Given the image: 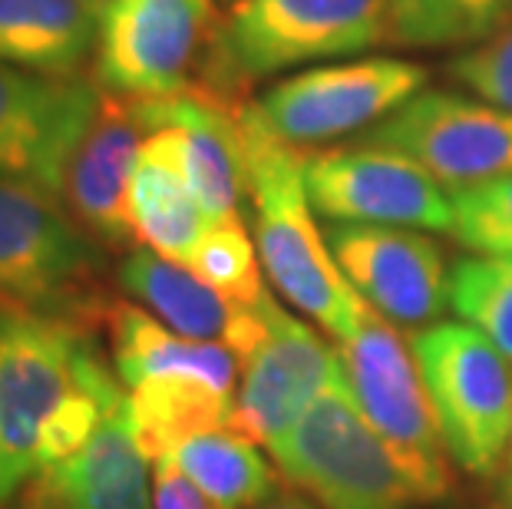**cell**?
<instances>
[{
    "mask_svg": "<svg viewBox=\"0 0 512 509\" xmlns=\"http://www.w3.org/2000/svg\"><path fill=\"white\" fill-rule=\"evenodd\" d=\"M106 248L57 199L0 182V298L80 324L106 321Z\"/></svg>",
    "mask_w": 512,
    "mask_h": 509,
    "instance_id": "obj_5",
    "label": "cell"
},
{
    "mask_svg": "<svg viewBox=\"0 0 512 509\" xmlns=\"http://www.w3.org/2000/svg\"><path fill=\"white\" fill-rule=\"evenodd\" d=\"M430 70L403 57H351L321 63L268 86L255 106L294 149H318L370 133L410 96L427 90Z\"/></svg>",
    "mask_w": 512,
    "mask_h": 509,
    "instance_id": "obj_8",
    "label": "cell"
},
{
    "mask_svg": "<svg viewBox=\"0 0 512 509\" xmlns=\"http://www.w3.org/2000/svg\"><path fill=\"white\" fill-rule=\"evenodd\" d=\"M185 268H192L202 281H209L225 298L245 308H265L271 295L265 288V268H261L258 245L248 235L242 215L235 219H215L199 238Z\"/></svg>",
    "mask_w": 512,
    "mask_h": 509,
    "instance_id": "obj_26",
    "label": "cell"
},
{
    "mask_svg": "<svg viewBox=\"0 0 512 509\" xmlns=\"http://www.w3.org/2000/svg\"><path fill=\"white\" fill-rule=\"evenodd\" d=\"M162 460L189 476L215 509L255 506L285 486L281 470L265 460L258 443L228 427L195 433Z\"/></svg>",
    "mask_w": 512,
    "mask_h": 509,
    "instance_id": "obj_23",
    "label": "cell"
},
{
    "mask_svg": "<svg viewBox=\"0 0 512 509\" xmlns=\"http://www.w3.org/2000/svg\"><path fill=\"white\" fill-rule=\"evenodd\" d=\"M314 212L331 225H397L453 232V199L417 162L384 146H334L304 166Z\"/></svg>",
    "mask_w": 512,
    "mask_h": 509,
    "instance_id": "obj_10",
    "label": "cell"
},
{
    "mask_svg": "<svg viewBox=\"0 0 512 509\" xmlns=\"http://www.w3.org/2000/svg\"><path fill=\"white\" fill-rule=\"evenodd\" d=\"M387 43L384 0H235L209 53V86L242 83L351 60Z\"/></svg>",
    "mask_w": 512,
    "mask_h": 509,
    "instance_id": "obj_2",
    "label": "cell"
},
{
    "mask_svg": "<svg viewBox=\"0 0 512 509\" xmlns=\"http://www.w3.org/2000/svg\"><path fill=\"white\" fill-rule=\"evenodd\" d=\"M106 0H0V63L40 77H83Z\"/></svg>",
    "mask_w": 512,
    "mask_h": 509,
    "instance_id": "obj_20",
    "label": "cell"
},
{
    "mask_svg": "<svg viewBox=\"0 0 512 509\" xmlns=\"http://www.w3.org/2000/svg\"><path fill=\"white\" fill-rule=\"evenodd\" d=\"M361 143L394 149L463 192L512 172V113L456 90H420Z\"/></svg>",
    "mask_w": 512,
    "mask_h": 509,
    "instance_id": "obj_9",
    "label": "cell"
},
{
    "mask_svg": "<svg viewBox=\"0 0 512 509\" xmlns=\"http://www.w3.org/2000/svg\"><path fill=\"white\" fill-rule=\"evenodd\" d=\"M106 324H110L113 371L126 391L152 377H192L225 394H238L235 384L242 361L225 344L185 338L136 301H113Z\"/></svg>",
    "mask_w": 512,
    "mask_h": 509,
    "instance_id": "obj_19",
    "label": "cell"
},
{
    "mask_svg": "<svg viewBox=\"0 0 512 509\" xmlns=\"http://www.w3.org/2000/svg\"><path fill=\"white\" fill-rule=\"evenodd\" d=\"M341 381V354L328 348V341L311 324L294 318L275 301L265 341L242 364L232 430L261 447H275L304 417V410Z\"/></svg>",
    "mask_w": 512,
    "mask_h": 509,
    "instance_id": "obj_13",
    "label": "cell"
},
{
    "mask_svg": "<svg viewBox=\"0 0 512 509\" xmlns=\"http://www.w3.org/2000/svg\"><path fill=\"white\" fill-rule=\"evenodd\" d=\"M126 414L139 450L156 463L195 433L232 430L235 394L192 377H152L126 391Z\"/></svg>",
    "mask_w": 512,
    "mask_h": 509,
    "instance_id": "obj_22",
    "label": "cell"
},
{
    "mask_svg": "<svg viewBox=\"0 0 512 509\" xmlns=\"http://www.w3.org/2000/svg\"><path fill=\"white\" fill-rule=\"evenodd\" d=\"M466 252L512 255V172L453 196V232Z\"/></svg>",
    "mask_w": 512,
    "mask_h": 509,
    "instance_id": "obj_27",
    "label": "cell"
},
{
    "mask_svg": "<svg viewBox=\"0 0 512 509\" xmlns=\"http://www.w3.org/2000/svg\"><path fill=\"white\" fill-rule=\"evenodd\" d=\"M489 509H512V496H506L503 503H496V506H489Z\"/></svg>",
    "mask_w": 512,
    "mask_h": 509,
    "instance_id": "obj_31",
    "label": "cell"
},
{
    "mask_svg": "<svg viewBox=\"0 0 512 509\" xmlns=\"http://www.w3.org/2000/svg\"><path fill=\"white\" fill-rule=\"evenodd\" d=\"M212 0H106L96 83L123 100H156L189 86L215 34Z\"/></svg>",
    "mask_w": 512,
    "mask_h": 509,
    "instance_id": "obj_11",
    "label": "cell"
},
{
    "mask_svg": "<svg viewBox=\"0 0 512 509\" xmlns=\"http://www.w3.org/2000/svg\"><path fill=\"white\" fill-rule=\"evenodd\" d=\"M238 139L245 159V202L252 205V232L261 268L294 311L331 334L351 338L367 301L344 278L328 232L318 229L308 196V153L294 149L261 119L255 100L238 103Z\"/></svg>",
    "mask_w": 512,
    "mask_h": 509,
    "instance_id": "obj_1",
    "label": "cell"
},
{
    "mask_svg": "<svg viewBox=\"0 0 512 509\" xmlns=\"http://www.w3.org/2000/svg\"><path fill=\"white\" fill-rule=\"evenodd\" d=\"M446 73L463 86L466 93L512 113V17L493 37L463 50L450 60Z\"/></svg>",
    "mask_w": 512,
    "mask_h": 509,
    "instance_id": "obj_28",
    "label": "cell"
},
{
    "mask_svg": "<svg viewBox=\"0 0 512 509\" xmlns=\"http://www.w3.org/2000/svg\"><path fill=\"white\" fill-rule=\"evenodd\" d=\"M146 463L123 407L73 457L40 467L7 509H156Z\"/></svg>",
    "mask_w": 512,
    "mask_h": 509,
    "instance_id": "obj_18",
    "label": "cell"
},
{
    "mask_svg": "<svg viewBox=\"0 0 512 509\" xmlns=\"http://www.w3.org/2000/svg\"><path fill=\"white\" fill-rule=\"evenodd\" d=\"M116 281L126 291V298L156 314L172 331L195 341L225 344L242 364L258 351V344L268 334V314L275 298L265 308H245L215 291L192 268L162 258L152 248L129 252L116 268Z\"/></svg>",
    "mask_w": 512,
    "mask_h": 509,
    "instance_id": "obj_16",
    "label": "cell"
},
{
    "mask_svg": "<svg viewBox=\"0 0 512 509\" xmlns=\"http://www.w3.org/2000/svg\"><path fill=\"white\" fill-rule=\"evenodd\" d=\"M328 242L357 295L397 328H427L450 308V265L420 229L331 225Z\"/></svg>",
    "mask_w": 512,
    "mask_h": 509,
    "instance_id": "obj_14",
    "label": "cell"
},
{
    "mask_svg": "<svg viewBox=\"0 0 512 509\" xmlns=\"http://www.w3.org/2000/svg\"><path fill=\"white\" fill-rule=\"evenodd\" d=\"M506 496H512V476H509V480H506Z\"/></svg>",
    "mask_w": 512,
    "mask_h": 509,
    "instance_id": "obj_32",
    "label": "cell"
},
{
    "mask_svg": "<svg viewBox=\"0 0 512 509\" xmlns=\"http://www.w3.org/2000/svg\"><path fill=\"white\" fill-rule=\"evenodd\" d=\"M129 225L136 242L179 265L189 262L199 238L209 229V215L195 199L176 143L166 129H152L139 146L129 182Z\"/></svg>",
    "mask_w": 512,
    "mask_h": 509,
    "instance_id": "obj_21",
    "label": "cell"
},
{
    "mask_svg": "<svg viewBox=\"0 0 512 509\" xmlns=\"http://www.w3.org/2000/svg\"><path fill=\"white\" fill-rule=\"evenodd\" d=\"M410 348L450 460L473 476H493L509 460L512 440V374L503 351L463 321L427 324Z\"/></svg>",
    "mask_w": 512,
    "mask_h": 509,
    "instance_id": "obj_7",
    "label": "cell"
},
{
    "mask_svg": "<svg viewBox=\"0 0 512 509\" xmlns=\"http://www.w3.org/2000/svg\"><path fill=\"white\" fill-rule=\"evenodd\" d=\"M96 357L90 324L0 298V509L37 473L43 430Z\"/></svg>",
    "mask_w": 512,
    "mask_h": 509,
    "instance_id": "obj_3",
    "label": "cell"
},
{
    "mask_svg": "<svg viewBox=\"0 0 512 509\" xmlns=\"http://www.w3.org/2000/svg\"><path fill=\"white\" fill-rule=\"evenodd\" d=\"M387 47L470 50L512 17V0H384Z\"/></svg>",
    "mask_w": 512,
    "mask_h": 509,
    "instance_id": "obj_24",
    "label": "cell"
},
{
    "mask_svg": "<svg viewBox=\"0 0 512 509\" xmlns=\"http://www.w3.org/2000/svg\"><path fill=\"white\" fill-rule=\"evenodd\" d=\"M146 136L133 100L106 93L100 116L70 159L60 202L103 248H129L136 242L129 225V182Z\"/></svg>",
    "mask_w": 512,
    "mask_h": 509,
    "instance_id": "obj_17",
    "label": "cell"
},
{
    "mask_svg": "<svg viewBox=\"0 0 512 509\" xmlns=\"http://www.w3.org/2000/svg\"><path fill=\"white\" fill-rule=\"evenodd\" d=\"M103 96L96 80L40 77L0 63V182L60 202L70 159L100 116Z\"/></svg>",
    "mask_w": 512,
    "mask_h": 509,
    "instance_id": "obj_12",
    "label": "cell"
},
{
    "mask_svg": "<svg viewBox=\"0 0 512 509\" xmlns=\"http://www.w3.org/2000/svg\"><path fill=\"white\" fill-rule=\"evenodd\" d=\"M268 450L281 476L321 509L427 506L410 473L357 407L347 377L314 400Z\"/></svg>",
    "mask_w": 512,
    "mask_h": 509,
    "instance_id": "obj_4",
    "label": "cell"
},
{
    "mask_svg": "<svg viewBox=\"0 0 512 509\" xmlns=\"http://www.w3.org/2000/svg\"><path fill=\"white\" fill-rule=\"evenodd\" d=\"M509 463H512V440H509Z\"/></svg>",
    "mask_w": 512,
    "mask_h": 509,
    "instance_id": "obj_33",
    "label": "cell"
},
{
    "mask_svg": "<svg viewBox=\"0 0 512 509\" xmlns=\"http://www.w3.org/2000/svg\"><path fill=\"white\" fill-rule=\"evenodd\" d=\"M245 509H321L314 506V500H308L301 490H294V486L285 480V486H281L278 493H271L268 500H261L255 506H245Z\"/></svg>",
    "mask_w": 512,
    "mask_h": 509,
    "instance_id": "obj_30",
    "label": "cell"
},
{
    "mask_svg": "<svg viewBox=\"0 0 512 509\" xmlns=\"http://www.w3.org/2000/svg\"><path fill=\"white\" fill-rule=\"evenodd\" d=\"M347 387L400 467L410 473L423 503H440L453 493L456 476L446 453L433 400L417 367L413 348L400 338L397 324L367 305L351 338L337 341Z\"/></svg>",
    "mask_w": 512,
    "mask_h": 509,
    "instance_id": "obj_6",
    "label": "cell"
},
{
    "mask_svg": "<svg viewBox=\"0 0 512 509\" xmlns=\"http://www.w3.org/2000/svg\"><path fill=\"white\" fill-rule=\"evenodd\" d=\"M450 308L512 364V255H463L450 265Z\"/></svg>",
    "mask_w": 512,
    "mask_h": 509,
    "instance_id": "obj_25",
    "label": "cell"
},
{
    "mask_svg": "<svg viewBox=\"0 0 512 509\" xmlns=\"http://www.w3.org/2000/svg\"><path fill=\"white\" fill-rule=\"evenodd\" d=\"M238 103V96L209 83H189L185 90L156 100H133L146 133L166 129L172 136L185 179L209 222L242 215L245 159L238 139Z\"/></svg>",
    "mask_w": 512,
    "mask_h": 509,
    "instance_id": "obj_15",
    "label": "cell"
},
{
    "mask_svg": "<svg viewBox=\"0 0 512 509\" xmlns=\"http://www.w3.org/2000/svg\"><path fill=\"white\" fill-rule=\"evenodd\" d=\"M152 506L156 509H215L199 493V486L166 460L152 463Z\"/></svg>",
    "mask_w": 512,
    "mask_h": 509,
    "instance_id": "obj_29",
    "label": "cell"
}]
</instances>
